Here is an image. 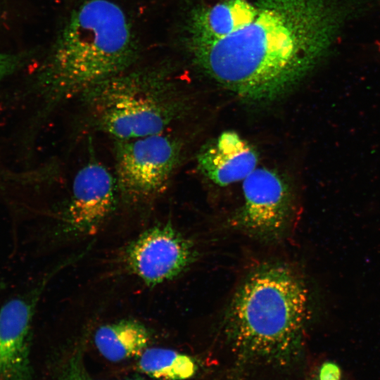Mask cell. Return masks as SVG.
I'll return each mask as SVG.
<instances>
[{
	"label": "cell",
	"instance_id": "cell-1",
	"mask_svg": "<svg viewBox=\"0 0 380 380\" xmlns=\"http://www.w3.org/2000/svg\"><path fill=\"white\" fill-rule=\"evenodd\" d=\"M241 28L185 46L207 77L245 102L269 104L293 90L327 56L371 0H254Z\"/></svg>",
	"mask_w": 380,
	"mask_h": 380
},
{
	"label": "cell",
	"instance_id": "cell-2",
	"mask_svg": "<svg viewBox=\"0 0 380 380\" xmlns=\"http://www.w3.org/2000/svg\"><path fill=\"white\" fill-rule=\"evenodd\" d=\"M140 48L125 11L111 0L74 8L42 63L37 89L48 110L134 65Z\"/></svg>",
	"mask_w": 380,
	"mask_h": 380
},
{
	"label": "cell",
	"instance_id": "cell-3",
	"mask_svg": "<svg viewBox=\"0 0 380 380\" xmlns=\"http://www.w3.org/2000/svg\"><path fill=\"white\" fill-rule=\"evenodd\" d=\"M308 293L289 265L267 262L252 270L234 292L222 328L239 358L279 365L300 355Z\"/></svg>",
	"mask_w": 380,
	"mask_h": 380
},
{
	"label": "cell",
	"instance_id": "cell-4",
	"mask_svg": "<svg viewBox=\"0 0 380 380\" xmlns=\"http://www.w3.org/2000/svg\"><path fill=\"white\" fill-rule=\"evenodd\" d=\"M87 124L115 141L164 133L189 110V99L166 66L129 68L80 97Z\"/></svg>",
	"mask_w": 380,
	"mask_h": 380
},
{
	"label": "cell",
	"instance_id": "cell-5",
	"mask_svg": "<svg viewBox=\"0 0 380 380\" xmlns=\"http://www.w3.org/2000/svg\"><path fill=\"white\" fill-rule=\"evenodd\" d=\"M182 144L164 133L115 141L114 177L118 196L130 205H146L167 189L182 156Z\"/></svg>",
	"mask_w": 380,
	"mask_h": 380
},
{
	"label": "cell",
	"instance_id": "cell-6",
	"mask_svg": "<svg viewBox=\"0 0 380 380\" xmlns=\"http://www.w3.org/2000/svg\"><path fill=\"white\" fill-rule=\"evenodd\" d=\"M243 201L231 225L255 239L276 242L290 226L293 198L291 186L277 171L256 168L243 180Z\"/></svg>",
	"mask_w": 380,
	"mask_h": 380
},
{
	"label": "cell",
	"instance_id": "cell-7",
	"mask_svg": "<svg viewBox=\"0 0 380 380\" xmlns=\"http://www.w3.org/2000/svg\"><path fill=\"white\" fill-rule=\"evenodd\" d=\"M193 242L170 223L154 225L134 239L125 248L127 269L147 286L154 287L175 279L197 258Z\"/></svg>",
	"mask_w": 380,
	"mask_h": 380
},
{
	"label": "cell",
	"instance_id": "cell-8",
	"mask_svg": "<svg viewBox=\"0 0 380 380\" xmlns=\"http://www.w3.org/2000/svg\"><path fill=\"white\" fill-rule=\"evenodd\" d=\"M118 197L114 175L102 163L90 159L74 177L64 230L74 235L94 234L115 210Z\"/></svg>",
	"mask_w": 380,
	"mask_h": 380
},
{
	"label": "cell",
	"instance_id": "cell-9",
	"mask_svg": "<svg viewBox=\"0 0 380 380\" xmlns=\"http://www.w3.org/2000/svg\"><path fill=\"white\" fill-rule=\"evenodd\" d=\"M34 297L19 296L0 308V380L21 379L27 372Z\"/></svg>",
	"mask_w": 380,
	"mask_h": 380
},
{
	"label": "cell",
	"instance_id": "cell-10",
	"mask_svg": "<svg viewBox=\"0 0 380 380\" xmlns=\"http://www.w3.org/2000/svg\"><path fill=\"white\" fill-rule=\"evenodd\" d=\"M196 160L205 177L225 186L243 180L253 172L257 168L258 155L238 133L225 131L202 146Z\"/></svg>",
	"mask_w": 380,
	"mask_h": 380
},
{
	"label": "cell",
	"instance_id": "cell-11",
	"mask_svg": "<svg viewBox=\"0 0 380 380\" xmlns=\"http://www.w3.org/2000/svg\"><path fill=\"white\" fill-rule=\"evenodd\" d=\"M151 338L145 324L128 318L100 326L94 336L99 352L113 362L139 356L148 348Z\"/></svg>",
	"mask_w": 380,
	"mask_h": 380
},
{
	"label": "cell",
	"instance_id": "cell-12",
	"mask_svg": "<svg viewBox=\"0 0 380 380\" xmlns=\"http://www.w3.org/2000/svg\"><path fill=\"white\" fill-rule=\"evenodd\" d=\"M139 369L160 380H186L194 376L198 367L191 356L165 348H147L139 355Z\"/></svg>",
	"mask_w": 380,
	"mask_h": 380
},
{
	"label": "cell",
	"instance_id": "cell-13",
	"mask_svg": "<svg viewBox=\"0 0 380 380\" xmlns=\"http://www.w3.org/2000/svg\"><path fill=\"white\" fill-rule=\"evenodd\" d=\"M59 380H97L89 373L82 355L79 353L72 355L63 367Z\"/></svg>",
	"mask_w": 380,
	"mask_h": 380
},
{
	"label": "cell",
	"instance_id": "cell-14",
	"mask_svg": "<svg viewBox=\"0 0 380 380\" xmlns=\"http://www.w3.org/2000/svg\"><path fill=\"white\" fill-rule=\"evenodd\" d=\"M25 55L0 52V83L19 70L26 61Z\"/></svg>",
	"mask_w": 380,
	"mask_h": 380
},
{
	"label": "cell",
	"instance_id": "cell-15",
	"mask_svg": "<svg viewBox=\"0 0 380 380\" xmlns=\"http://www.w3.org/2000/svg\"><path fill=\"white\" fill-rule=\"evenodd\" d=\"M310 380H343V378L338 365L332 362H326Z\"/></svg>",
	"mask_w": 380,
	"mask_h": 380
},
{
	"label": "cell",
	"instance_id": "cell-16",
	"mask_svg": "<svg viewBox=\"0 0 380 380\" xmlns=\"http://www.w3.org/2000/svg\"><path fill=\"white\" fill-rule=\"evenodd\" d=\"M122 380H144V379H142V378L136 376V377L126 378V379H122Z\"/></svg>",
	"mask_w": 380,
	"mask_h": 380
}]
</instances>
